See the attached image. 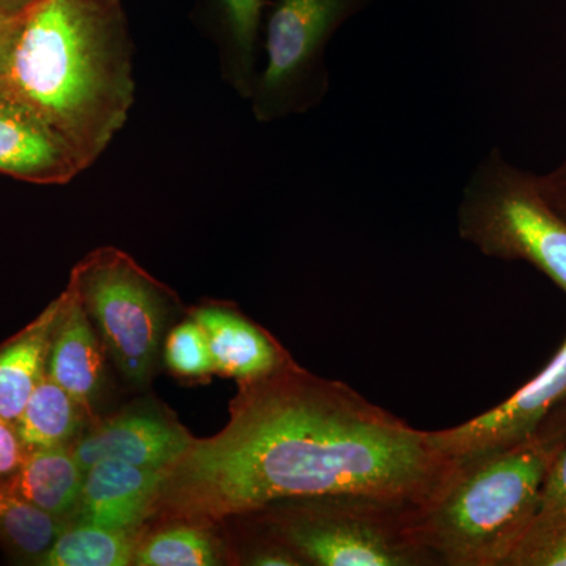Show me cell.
Wrapping results in <instances>:
<instances>
[{
	"instance_id": "obj_1",
	"label": "cell",
	"mask_w": 566,
	"mask_h": 566,
	"mask_svg": "<svg viewBox=\"0 0 566 566\" xmlns=\"http://www.w3.org/2000/svg\"><path fill=\"white\" fill-rule=\"evenodd\" d=\"M238 385L226 427L164 469L150 517L205 526L346 494L419 506L455 468L430 431L293 359Z\"/></svg>"
},
{
	"instance_id": "obj_2",
	"label": "cell",
	"mask_w": 566,
	"mask_h": 566,
	"mask_svg": "<svg viewBox=\"0 0 566 566\" xmlns=\"http://www.w3.org/2000/svg\"><path fill=\"white\" fill-rule=\"evenodd\" d=\"M2 77L88 169L128 122L136 95L122 0H39Z\"/></svg>"
},
{
	"instance_id": "obj_3",
	"label": "cell",
	"mask_w": 566,
	"mask_h": 566,
	"mask_svg": "<svg viewBox=\"0 0 566 566\" xmlns=\"http://www.w3.org/2000/svg\"><path fill=\"white\" fill-rule=\"evenodd\" d=\"M565 446L566 405L526 441L457 461L446 482L412 512L424 549L438 565L510 566Z\"/></svg>"
},
{
	"instance_id": "obj_4",
	"label": "cell",
	"mask_w": 566,
	"mask_h": 566,
	"mask_svg": "<svg viewBox=\"0 0 566 566\" xmlns=\"http://www.w3.org/2000/svg\"><path fill=\"white\" fill-rule=\"evenodd\" d=\"M412 512L411 505L354 494L286 501L263 510L271 535L303 565H438L416 534Z\"/></svg>"
},
{
	"instance_id": "obj_5",
	"label": "cell",
	"mask_w": 566,
	"mask_h": 566,
	"mask_svg": "<svg viewBox=\"0 0 566 566\" xmlns=\"http://www.w3.org/2000/svg\"><path fill=\"white\" fill-rule=\"evenodd\" d=\"M458 233L483 255L526 262L566 293V219L547 202L536 175L493 148L469 178Z\"/></svg>"
},
{
	"instance_id": "obj_6",
	"label": "cell",
	"mask_w": 566,
	"mask_h": 566,
	"mask_svg": "<svg viewBox=\"0 0 566 566\" xmlns=\"http://www.w3.org/2000/svg\"><path fill=\"white\" fill-rule=\"evenodd\" d=\"M374 0H271L251 102L253 117L273 123L305 114L329 92L326 50L338 29Z\"/></svg>"
},
{
	"instance_id": "obj_7",
	"label": "cell",
	"mask_w": 566,
	"mask_h": 566,
	"mask_svg": "<svg viewBox=\"0 0 566 566\" xmlns=\"http://www.w3.org/2000/svg\"><path fill=\"white\" fill-rule=\"evenodd\" d=\"M69 285L118 370L133 385L144 386L155 368L175 294L115 248L88 253L71 271Z\"/></svg>"
},
{
	"instance_id": "obj_8",
	"label": "cell",
	"mask_w": 566,
	"mask_h": 566,
	"mask_svg": "<svg viewBox=\"0 0 566 566\" xmlns=\"http://www.w3.org/2000/svg\"><path fill=\"white\" fill-rule=\"evenodd\" d=\"M565 405L566 337L546 367L501 405L458 427L430 431V439L457 463L526 441Z\"/></svg>"
},
{
	"instance_id": "obj_9",
	"label": "cell",
	"mask_w": 566,
	"mask_h": 566,
	"mask_svg": "<svg viewBox=\"0 0 566 566\" xmlns=\"http://www.w3.org/2000/svg\"><path fill=\"white\" fill-rule=\"evenodd\" d=\"M87 170L69 142L0 77V174L32 185L59 186Z\"/></svg>"
},
{
	"instance_id": "obj_10",
	"label": "cell",
	"mask_w": 566,
	"mask_h": 566,
	"mask_svg": "<svg viewBox=\"0 0 566 566\" xmlns=\"http://www.w3.org/2000/svg\"><path fill=\"white\" fill-rule=\"evenodd\" d=\"M192 439L174 417L159 409L137 408L96 424L71 449L84 471L103 460L164 471L185 453Z\"/></svg>"
},
{
	"instance_id": "obj_11",
	"label": "cell",
	"mask_w": 566,
	"mask_h": 566,
	"mask_svg": "<svg viewBox=\"0 0 566 566\" xmlns=\"http://www.w3.org/2000/svg\"><path fill=\"white\" fill-rule=\"evenodd\" d=\"M163 471L103 460L85 471L77 523L134 532L150 517Z\"/></svg>"
},
{
	"instance_id": "obj_12",
	"label": "cell",
	"mask_w": 566,
	"mask_h": 566,
	"mask_svg": "<svg viewBox=\"0 0 566 566\" xmlns=\"http://www.w3.org/2000/svg\"><path fill=\"white\" fill-rule=\"evenodd\" d=\"M191 318L202 327L216 374L238 382L251 381L279 370L292 356L277 340L230 305H203Z\"/></svg>"
},
{
	"instance_id": "obj_13",
	"label": "cell",
	"mask_w": 566,
	"mask_h": 566,
	"mask_svg": "<svg viewBox=\"0 0 566 566\" xmlns=\"http://www.w3.org/2000/svg\"><path fill=\"white\" fill-rule=\"evenodd\" d=\"M103 365V348L91 316L69 285L52 338L48 375L87 411L98 395Z\"/></svg>"
},
{
	"instance_id": "obj_14",
	"label": "cell",
	"mask_w": 566,
	"mask_h": 566,
	"mask_svg": "<svg viewBox=\"0 0 566 566\" xmlns=\"http://www.w3.org/2000/svg\"><path fill=\"white\" fill-rule=\"evenodd\" d=\"M271 0H207L208 28L219 51L223 81L251 98L260 59L264 17Z\"/></svg>"
},
{
	"instance_id": "obj_15",
	"label": "cell",
	"mask_w": 566,
	"mask_h": 566,
	"mask_svg": "<svg viewBox=\"0 0 566 566\" xmlns=\"http://www.w3.org/2000/svg\"><path fill=\"white\" fill-rule=\"evenodd\" d=\"M63 293L39 318L0 345V417L17 422L33 389L48 374V359L61 318Z\"/></svg>"
},
{
	"instance_id": "obj_16",
	"label": "cell",
	"mask_w": 566,
	"mask_h": 566,
	"mask_svg": "<svg viewBox=\"0 0 566 566\" xmlns=\"http://www.w3.org/2000/svg\"><path fill=\"white\" fill-rule=\"evenodd\" d=\"M85 471L70 446L28 450L20 468L2 479L13 493L52 516L69 521L80 502Z\"/></svg>"
},
{
	"instance_id": "obj_17",
	"label": "cell",
	"mask_w": 566,
	"mask_h": 566,
	"mask_svg": "<svg viewBox=\"0 0 566 566\" xmlns=\"http://www.w3.org/2000/svg\"><path fill=\"white\" fill-rule=\"evenodd\" d=\"M85 409L50 375L33 389L21 416L14 422L25 452L44 447L69 446L80 433Z\"/></svg>"
},
{
	"instance_id": "obj_18",
	"label": "cell",
	"mask_w": 566,
	"mask_h": 566,
	"mask_svg": "<svg viewBox=\"0 0 566 566\" xmlns=\"http://www.w3.org/2000/svg\"><path fill=\"white\" fill-rule=\"evenodd\" d=\"M133 532L112 531L93 524H66L50 551L36 562L41 566H126L134 560Z\"/></svg>"
},
{
	"instance_id": "obj_19",
	"label": "cell",
	"mask_w": 566,
	"mask_h": 566,
	"mask_svg": "<svg viewBox=\"0 0 566 566\" xmlns=\"http://www.w3.org/2000/svg\"><path fill=\"white\" fill-rule=\"evenodd\" d=\"M69 521L24 501L0 479V545L21 560L36 565Z\"/></svg>"
},
{
	"instance_id": "obj_20",
	"label": "cell",
	"mask_w": 566,
	"mask_h": 566,
	"mask_svg": "<svg viewBox=\"0 0 566 566\" xmlns=\"http://www.w3.org/2000/svg\"><path fill=\"white\" fill-rule=\"evenodd\" d=\"M133 564L139 566L221 565V547L203 526L178 524V526L156 532L137 543Z\"/></svg>"
},
{
	"instance_id": "obj_21",
	"label": "cell",
	"mask_w": 566,
	"mask_h": 566,
	"mask_svg": "<svg viewBox=\"0 0 566 566\" xmlns=\"http://www.w3.org/2000/svg\"><path fill=\"white\" fill-rule=\"evenodd\" d=\"M166 363L174 374L186 378L216 374L207 335L196 319H186L170 331L166 340Z\"/></svg>"
},
{
	"instance_id": "obj_22",
	"label": "cell",
	"mask_w": 566,
	"mask_h": 566,
	"mask_svg": "<svg viewBox=\"0 0 566 566\" xmlns=\"http://www.w3.org/2000/svg\"><path fill=\"white\" fill-rule=\"evenodd\" d=\"M566 517V446L557 457L556 463L551 468L547 475L545 488H543L542 499H539L538 512L535 521L528 528L524 543L531 542L543 532L549 531ZM521 545V546H523ZM520 546V547H521ZM517 553V551H516ZM515 557V556H513Z\"/></svg>"
},
{
	"instance_id": "obj_23",
	"label": "cell",
	"mask_w": 566,
	"mask_h": 566,
	"mask_svg": "<svg viewBox=\"0 0 566 566\" xmlns=\"http://www.w3.org/2000/svg\"><path fill=\"white\" fill-rule=\"evenodd\" d=\"M510 566H566V517L549 531L524 543Z\"/></svg>"
},
{
	"instance_id": "obj_24",
	"label": "cell",
	"mask_w": 566,
	"mask_h": 566,
	"mask_svg": "<svg viewBox=\"0 0 566 566\" xmlns=\"http://www.w3.org/2000/svg\"><path fill=\"white\" fill-rule=\"evenodd\" d=\"M25 449L18 438L14 424L0 417V479H7L20 468Z\"/></svg>"
},
{
	"instance_id": "obj_25",
	"label": "cell",
	"mask_w": 566,
	"mask_h": 566,
	"mask_svg": "<svg viewBox=\"0 0 566 566\" xmlns=\"http://www.w3.org/2000/svg\"><path fill=\"white\" fill-rule=\"evenodd\" d=\"M536 181H538L539 189L547 202L553 205L566 219V163L558 166L553 172L542 175V177L536 175Z\"/></svg>"
},
{
	"instance_id": "obj_26",
	"label": "cell",
	"mask_w": 566,
	"mask_h": 566,
	"mask_svg": "<svg viewBox=\"0 0 566 566\" xmlns=\"http://www.w3.org/2000/svg\"><path fill=\"white\" fill-rule=\"evenodd\" d=\"M25 14L21 17H0V77L7 73L14 44L22 29Z\"/></svg>"
},
{
	"instance_id": "obj_27",
	"label": "cell",
	"mask_w": 566,
	"mask_h": 566,
	"mask_svg": "<svg viewBox=\"0 0 566 566\" xmlns=\"http://www.w3.org/2000/svg\"><path fill=\"white\" fill-rule=\"evenodd\" d=\"M39 0H0V17H21Z\"/></svg>"
}]
</instances>
